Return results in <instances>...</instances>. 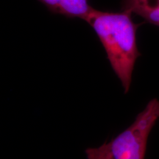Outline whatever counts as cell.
I'll use <instances>...</instances> for the list:
<instances>
[{"mask_svg":"<svg viewBox=\"0 0 159 159\" xmlns=\"http://www.w3.org/2000/svg\"><path fill=\"white\" fill-rule=\"evenodd\" d=\"M159 119V100L152 99L126 130L98 148H88V159H145L149 136Z\"/></svg>","mask_w":159,"mask_h":159,"instance_id":"cell-2","label":"cell"},{"mask_svg":"<svg viewBox=\"0 0 159 159\" xmlns=\"http://www.w3.org/2000/svg\"><path fill=\"white\" fill-rule=\"evenodd\" d=\"M52 13L84 20L92 7L89 0H39Z\"/></svg>","mask_w":159,"mask_h":159,"instance_id":"cell-3","label":"cell"},{"mask_svg":"<svg viewBox=\"0 0 159 159\" xmlns=\"http://www.w3.org/2000/svg\"><path fill=\"white\" fill-rule=\"evenodd\" d=\"M122 10L159 27V0H122Z\"/></svg>","mask_w":159,"mask_h":159,"instance_id":"cell-4","label":"cell"},{"mask_svg":"<svg viewBox=\"0 0 159 159\" xmlns=\"http://www.w3.org/2000/svg\"><path fill=\"white\" fill-rule=\"evenodd\" d=\"M85 21L94 29L125 94L130 90L133 73L140 57L136 42L139 25L126 11H101L91 8Z\"/></svg>","mask_w":159,"mask_h":159,"instance_id":"cell-1","label":"cell"}]
</instances>
